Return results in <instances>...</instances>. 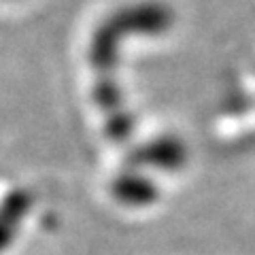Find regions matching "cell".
Returning <instances> with one entry per match:
<instances>
[{
  "instance_id": "6da1fadb",
  "label": "cell",
  "mask_w": 255,
  "mask_h": 255,
  "mask_svg": "<svg viewBox=\"0 0 255 255\" xmlns=\"http://www.w3.org/2000/svg\"><path fill=\"white\" fill-rule=\"evenodd\" d=\"M28 209H30V196L23 189L11 191L2 200V204H0V253H4L13 245L19 223L26 217Z\"/></svg>"
},
{
  "instance_id": "7a4b0ae2",
  "label": "cell",
  "mask_w": 255,
  "mask_h": 255,
  "mask_svg": "<svg viewBox=\"0 0 255 255\" xmlns=\"http://www.w3.org/2000/svg\"><path fill=\"white\" fill-rule=\"evenodd\" d=\"M113 189L119 200H124L128 204H147L155 196V189L142 177H124L117 181V185Z\"/></svg>"
}]
</instances>
